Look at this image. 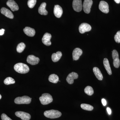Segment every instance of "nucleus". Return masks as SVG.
Listing matches in <instances>:
<instances>
[{
	"instance_id": "5701e85b",
	"label": "nucleus",
	"mask_w": 120,
	"mask_h": 120,
	"mask_svg": "<svg viewBox=\"0 0 120 120\" xmlns=\"http://www.w3.org/2000/svg\"><path fill=\"white\" fill-rule=\"evenodd\" d=\"M49 80L50 82L54 83H56L59 80V77L56 74H53L50 75L49 78Z\"/></svg>"
},
{
	"instance_id": "b1692460",
	"label": "nucleus",
	"mask_w": 120,
	"mask_h": 120,
	"mask_svg": "<svg viewBox=\"0 0 120 120\" xmlns=\"http://www.w3.org/2000/svg\"><path fill=\"white\" fill-rule=\"evenodd\" d=\"M81 107L83 109L87 111H92L94 109V107L91 105L84 103L81 104Z\"/></svg>"
},
{
	"instance_id": "f3484780",
	"label": "nucleus",
	"mask_w": 120,
	"mask_h": 120,
	"mask_svg": "<svg viewBox=\"0 0 120 120\" xmlns=\"http://www.w3.org/2000/svg\"><path fill=\"white\" fill-rule=\"evenodd\" d=\"M0 12L2 14L9 19H13L14 17V15L12 12L6 8H2L1 9Z\"/></svg>"
},
{
	"instance_id": "2eb2a0df",
	"label": "nucleus",
	"mask_w": 120,
	"mask_h": 120,
	"mask_svg": "<svg viewBox=\"0 0 120 120\" xmlns=\"http://www.w3.org/2000/svg\"><path fill=\"white\" fill-rule=\"evenodd\" d=\"M54 14L57 18L61 17L63 13V10L61 7L58 5H55L54 8Z\"/></svg>"
},
{
	"instance_id": "6ab92c4d",
	"label": "nucleus",
	"mask_w": 120,
	"mask_h": 120,
	"mask_svg": "<svg viewBox=\"0 0 120 120\" xmlns=\"http://www.w3.org/2000/svg\"><path fill=\"white\" fill-rule=\"evenodd\" d=\"M93 71L97 79L99 80H102L103 76L100 69L97 67H94L93 68Z\"/></svg>"
},
{
	"instance_id": "f257e3e1",
	"label": "nucleus",
	"mask_w": 120,
	"mask_h": 120,
	"mask_svg": "<svg viewBox=\"0 0 120 120\" xmlns=\"http://www.w3.org/2000/svg\"><path fill=\"white\" fill-rule=\"evenodd\" d=\"M14 69L16 71L20 73L25 74L30 71V68L28 65L22 63H19L15 65Z\"/></svg>"
},
{
	"instance_id": "aec40b11",
	"label": "nucleus",
	"mask_w": 120,
	"mask_h": 120,
	"mask_svg": "<svg viewBox=\"0 0 120 120\" xmlns=\"http://www.w3.org/2000/svg\"><path fill=\"white\" fill-rule=\"evenodd\" d=\"M103 65L104 67L105 68L106 70L107 71V73L109 75H111L112 74V71L110 65L109 60L107 58H104L103 61Z\"/></svg>"
},
{
	"instance_id": "9d476101",
	"label": "nucleus",
	"mask_w": 120,
	"mask_h": 120,
	"mask_svg": "<svg viewBox=\"0 0 120 120\" xmlns=\"http://www.w3.org/2000/svg\"><path fill=\"white\" fill-rule=\"evenodd\" d=\"M40 60L38 57L34 55H29L27 58V62L32 65L37 64L39 62Z\"/></svg>"
},
{
	"instance_id": "9b49d317",
	"label": "nucleus",
	"mask_w": 120,
	"mask_h": 120,
	"mask_svg": "<svg viewBox=\"0 0 120 120\" xmlns=\"http://www.w3.org/2000/svg\"><path fill=\"white\" fill-rule=\"evenodd\" d=\"M15 114L22 120H29L31 118V116L30 114L23 112L18 111L15 113Z\"/></svg>"
},
{
	"instance_id": "f8f14e48",
	"label": "nucleus",
	"mask_w": 120,
	"mask_h": 120,
	"mask_svg": "<svg viewBox=\"0 0 120 120\" xmlns=\"http://www.w3.org/2000/svg\"><path fill=\"white\" fill-rule=\"evenodd\" d=\"M52 35L50 34L49 33H46L44 35L42 39V43L47 46H49L52 44L50 41Z\"/></svg>"
},
{
	"instance_id": "c756f323",
	"label": "nucleus",
	"mask_w": 120,
	"mask_h": 120,
	"mask_svg": "<svg viewBox=\"0 0 120 120\" xmlns=\"http://www.w3.org/2000/svg\"><path fill=\"white\" fill-rule=\"evenodd\" d=\"M1 118L2 120H12L4 113L2 114L1 116Z\"/></svg>"
},
{
	"instance_id": "412c9836",
	"label": "nucleus",
	"mask_w": 120,
	"mask_h": 120,
	"mask_svg": "<svg viewBox=\"0 0 120 120\" xmlns=\"http://www.w3.org/2000/svg\"><path fill=\"white\" fill-rule=\"evenodd\" d=\"M46 6V4L45 2H43L41 4L38 8V12L39 14L44 15H46L48 14V12L45 9Z\"/></svg>"
},
{
	"instance_id": "20e7f679",
	"label": "nucleus",
	"mask_w": 120,
	"mask_h": 120,
	"mask_svg": "<svg viewBox=\"0 0 120 120\" xmlns=\"http://www.w3.org/2000/svg\"><path fill=\"white\" fill-rule=\"evenodd\" d=\"M31 98L27 96L19 97L15 100V103L16 104H28L31 102Z\"/></svg>"
},
{
	"instance_id": "0eeeda50",
	"label": "nucleus",
	"mask_w": 120,
	"mask_h": 120,
	"mask_svg": "<svg viewBox=\"0 0 120 120\" xmlns=\"http://www.w3.org/2000/svg\"><path fill=\"white\" fill-rule=\"evenodd\" d=\"M99 8L103 13H107L109 11V5L107 2L104 1H101L99 3Z\"/></svg>"
},
{
	"instance_id": "6e6552de",
	"label": "nucleus",
	"mask_w": 120,
	"mask_h": 120,
	"mask_svg": "<svg viewBox=\"0 0 120 120\" xmlns=\"http://www.w3.org/2000/svg\"><path fill=\"white\" fill-rule=\"evenodd\" d=\"M91 27L90 24L86 23H82L80 25L79 30L80 33L83 34L86 32H88L91 30Z\"/></svg>"
},
{
	"instance_id": "ddd939ff",
	"label": "nucleus",
	"mask_w": 120,
	"mask_h": 120,
	"mask_svg": "<svg viewBox=\"0 0 120 120\" xmlns=\"http://www.w3.org/2000/svg\"><path fill=\"white\" fill-rule=\"evenodd\" d=\"M78 76L77 73L75 72H72L68 76L66 80L69 84H72L74 82V80L78 79Z\"/></svg>"
},
{
	"instance_id": "4be33fe9",
	"label": "nucleus",
	"mask_w": 120,
	"mask_h": 120,
	"mask_svg": "<svg viewBox=\"0 0 120 120\" xmlns=\"http://www.w3.org/2000/svg\"><path fill=\"white\" fill-rule=\"evenodd\" d=\"M62 56V53L60 51L57 52L56 53H53L52 56V60L54 62H57L61 58Z\"/></svg>"
},
{
	"instance_id": "bb28decb",
	"label": "nucleus",
	"mask_w": 120,
	"mask_h": 120,
	"mask_svg": "<svg viewBox=\"0 0 120 120\" xmlns=\"http://www.w3.org/2000/svg\"><path fill=\"white\" fill-rule=\"evenodd\" d=\"M4 83L6 85H8L15 83V81L13 78L11 77H8L4 80Z\"/></svg>"
},
{
	"instance_id": "7ed1b4c3",
	"label": "nucleus",
	"mask_w": 120,
	"mask_h": 120,
	"mask_svg": "<svg viewBox=\"0 0 120 120\" xmlns=\"http://www.w3.org/2000/svg\"><path fill=\"white\" fill-rule=\"evenodd\" d=\"M39 100L42 105H47L51 103L53 101L52 95L48 93H45L42 95L39 98Z\"/></svg>"
},
{
	"instance_id": "1a4fd4ad",
	"label": "nucleus",
	"mask_w": 120,
	"mask_h": 120,
	"mask_svg": "<svg viewBox=\"0 0 120 120\" xmlns=\"http://www.w3.org/2000/svg\"><path fill=\"white\" fill-rule=\"evenodd\" d=\"M73 9L76 11L79 12L82 9V0H73L72 3Z\"/></svg>"
},
{
	"instance_id": "dca6fc26",
	"label": "nucleus",
	"mask_w": 120,
	"mask_h": 120,
	"mask_svg": "<svg viewBox=\"0 0 120 120\" xmlns=\"http://www.w3.org/2000/svg\"><path fill=\"white\" fill-rule=\"evenodd\" d=\"M7 4L13 11H18L19 9V6L13 0H9L7 2Z\"/></svg>"
},
{
	"instance_id": "2f4dec72",
	"label": "nucleus",
	"mask_w": 120,
	"mask_h": 120,
	"mask_svg": "<svg viewBox=\"0 0 120 120\" xmlns=\"http://www.w3.org/2000/svg\"><path fill=\"white\" fill-rule=\"evenodd\" d=\"M5 30L4 29L0 30V35H2L4 34Z\"/></svg>"
},
{
	"instance_id": "f704fd0d",
	"label": "nucleus",
	"mask_w": 120,
	"mask_h": 120,
	"mask_svg": "<svg viewBox=\"0 0 120 120\" xmlns=\"http://www.w3.org/2000/svg\"><path fill=\"white\" fill-rule=\"evenodd\" d=\"M1 98H2V97H1V95L0 94V99H1Z\"/></svg>"
},
{
	"instance_id": "4468645a",
	"label": "nucleus",
	"mask_w": 120,
	"mask_h": 120,
	"mask_svg": "<svg viewBox=\"0 0 120 120\" xmlns=\"http://www.w3.org/2000/svg\"><path fill=\"white\" fill-rule=\"evenodd\" d=\"M82 54V49L79 48H75L72 52V57L73 60H79Z\"/></svg>"
},
{
	"instance_id": "cd10ccee",
	"label": "nucleus",
	"mask_w": 120,
	"mask_h": 120,
	"mask_svg": "<svg viewBox=\"0 0 120 120\" xmlns=\"http://www.w3.org/2000/svg\"><path fill=\"white\" fill-rule=\"evenodd\" d=\"M37 2V0H28L27 4L30 8H33L34 7Z\"/></svg>"
},
{
	"instance_id": "7c9ffc66",
	"label": "nucleus",
	"mask_w": 120,
	"mask_h": 120,
	"mask_svg": "<svg viewBox=\"0 0 120 120\" xmlns=\"http://www.w3.org/2000/svg\"><path fill=\"white\" fill-rule=\"evenodd\" d=\"M102 103L103 104V105L104 106L106 105V101L105 99L103 98L101 100Z\"/></svg>"
},
{
	"instance_id": "a878e982",
	"label": "nucleus",
	"mask_w": 120,
	"mask_h": 120,
	"mask_svg": "<svg viewBox=\"0 0 120 120\" xmlns=\"http://www.w3.org/2000/svg\"><path fill=\"white\" fill-rule=\"evenodd\" d=\"M84 92L88 95L91 96L94 94V90L93 88L90 86H87L84 89Z\"/></svg>"
},
{
	"instance_id": "39448f33",
	"label": "nucleus",
	"mask_w": 120,
	"mask_h": 120,
	"mask_svg": "<svg viewBox=\"0 0 120 120\" xmlns=\"http://www.w3.org/2000/svg\"><path fill=\"white\" fill-rule=\"evenodd\" d=\"M112 57L113 60L114 66L116 68L120 67V61L119 58V55L118 52L116 50H114L112 52Z\"/></svg>"
},
{
	"instance_id": "72a5a7b5",
	"label": "nucleus",
	"mask_w": 120,
	"mask_h": 120,
	"mask_svg": "<svg viewBox=\"0 0 120 120\" xmlns=\"http://www.w3.org/2000/svg\"><path fill=\"white\" fill-rule=\"evenodd\" d=\"M117 4H120V0H114Z\"/></svg>"
},
{
	"instance_id": "a211bd4d",
	"label": "nucleus",
	"mask_w": 120,
	"mask_h": 120,
	"mask_svg": "<svg viewBox=\"0 0 120 120\" xmlns=\"http://www.w3.org/2000/svg\"><path fill=\"white\" fill-rule=\"evenodd\" d=\"M23 31L27 35L30 37H34L35 34L34 29L29 27H26L24 28Z\"/></svg>"
},
{
	"instance_id": "c85d7f7f",
	"label": "nucleus",
	"mask_w": 120,
	"mask_h": 120,
	"mask_svg": "<svg viewBox=\"0 0 120 120\" xmlns=\"http://www.w3.org/2000/svg\"><path fill=\"white\" fill-rule=\"evenodd\" d=\"M114 38L116 42L120 43V31H117L114 36Z\"/></svg>"
},
{
	"instance_id": "f03ea898",
	"label": "nucleus",
	"mask_w": 120,
	"mask_h": 120,
	"mask_svg": "<svg viewBox=\"0 0 120 120\" xmlns=\"http://www.w3.org/2000/svg\"><path fill=\"white\" fill-rule=\"evenodd\" d=\"M44 114L45 116L47 118L54 119L60 117L61 116L62 114L58 110H50L45 111Z\"/></svg>"
},
{
	"instance_id": "473e14b6",
	"label": "nucleus",
	"mask_w": 120,
	"mask_h": 120,
	"mask_svg": "<svg viewBox=\"0 0 120 120\" xmlns=\"http://www.w3.org/2000/svg\"><path fill=\"white\" fill-rule=\"evenodd\" d=\"M106 109H107V111L108 114H109V115H110L111 114V113H112V111H111V109H110L109 107H107Z\"/></svg>"
},
{
	"instance_id": "423d86ee",
	"label": "nucleus",
	"mask_w": 120,
	"mask_h": 120,
	"mask_svg": "<svg viewBox=\"0 0 120 120\" xmlns=\"http://www.w3.org/2000/svg\"><path fill=\"white\" fill-rule=\"evenodd\" d=\"M93 4L92 0H84L83 4V8L84 12L88 14L90 11V9Z\"/></svg>"
},
{
	"instance_id": "393cba45",
	"label": "nucleus",
	"mask_w": 120,
	"mask_h": 120,
	"mask_svg": "<svg viewBox=\"0 0 120 120\" xmlns=\"http://www.w3.org/2000/svg\"><path fill=\"white\" fill-rule=\"evenodd\" d=\"M26 47V45L23 42H21L17 45L16 50L18 52L22 53L23 52L24 50Z\"/></svg>"
}]
</instances>
